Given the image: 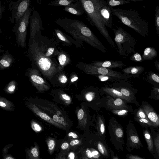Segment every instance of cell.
Listing matches in <instances>:
<instances>
[{
	"mask_svg": "<svg viewBox=\"0 0 159 159\" xmlns=\"http://www.w3.org/2000/svg\"><path fill=\"white\" fill-rule=\"evenodd\" d=\"M78 77L77 76H75L71 79V82H73L78 80Z\"/></svg>",
	"mask_w": 159,
	"mask_h": 159,
	"instance_id": "cell-58",
	"label": "cell"
},
{
	"mask_svg": "<svg viewBox=\"0 0 159 159\" xmlns=\"http://www.w3.org/2000/svg\"><path fill=\"white\" fill-rule=\"evenodd\" d=\"M95 93L93 92H89L85 95L86 99L89 101H92L95 97Z\"/></svg>",
	"mask_w": 159,
	"mask_h": 159,
	"instance_id": "cell-48",
	"label": "cell"
},
{
	"mask_svg": "<svg viewBox=\"0 0 159 159\" xmlns=\"http://www.w3.org/2000/svg\"><path fill=\"white\" fill-rule=\"evenodd\" d=\"M63 26L74 39L82 47L85 42L93 48L105 53V47L84 22L76 19L65 18Z\"/></svg>",
	"mask_w": 159,
	"mask_h": 159,
	"instance_id": "cell-1",
	"label": "cell"
},
{
	"mask_svg": "<svg viewBox=\"0 0 159 159\" xmlns=\"http://www.w3.org/2000/svg\"><path fill=\"white\" fill-rule=\"evenodd\" d=\"M110 140L118 152H124L125 145L123 129L116 120H111L108 126Z\"/></svg>",
	"mask_w": 159,
	"mask_h": 159,
	"instance_id": "cell-7",
	"label": "cell"
},
{
	"mask_svg": "<svg viewBox=\"0 0 159 159\" xmlns=\"http://www.w3.org/2000/svg\"><path fill=\"white\" fill-rule=\"evenodd\" d=\"M3 159H15L12 156L10 155H5L3 156Z\"/></svg>",
	"mask_w": 159,
	"mask_h": 159,
	"instance_id": "cell-56",
	"label": "cell"
},
{
	"mask_svg": "<svg viewBox=\"0 0 159 159\" xmlns=\"http://www.w3.org/2000/svg\"><path fill=\"white\" fill-rule=\"evenodd\" d=\"M114 40L117 47V52L123 58H125L135 52L136 43L134 38L120 27L113 29Z\"/></svg>",
	"mask_w": 159,
	"mask_h": 159,
	"instance_id": "cell-4",
	"label": "cell"
},
{
	"mask_svg": "<svg viewBox=\"0 0 159 159\" xmlns=\"http://www.w3.org/2000/svg\"><path fill=\"white\" fill-rule=\"evenodd\" d=\"M59 81L62 83H66L67 81V78L66 76L63 75L60 76L59 79Z\"/></svg>",
	"mask_w": 159,
	"mask_h": 159,
	"instance_id": "cell-54",
	"label": "cell"
},
{
	"mask_svg": "<svg viewBox=\"0 0 159 159\" xmlns=\"http://www.w3.org/2000/svg\"><path fill=\"white\" fill-rule=\"evenodd\" d=\"M77 116V128L84 131V133H90L89 127L91 123L88 121L87 113L84 108L82 107L79 110Z\"/></svg>",
	"mask_w": 159,
	"mask_h": 159,
	"instance_id": "cell-14",
	"label": "cell"
},
{
	"mask_svg": "<svg viewBox=\"0 0 159 159\" xmlns=\"http://www.w3.org/2000/svg\"><path fill=\"white\" fill-rule=\"evenodd\" d=\"M112 7L111 8L112 15L119 19L123 23L143 37L148 36V24L137 11L132 9H114Z\"/></svg>",
	"mask_w": 159,
	"mask_h": 159,
	"instance_id": "cell-3",
	"label": "cell"
},
{
	"mask_svg": "<svg viewBox=\"0 0 159 159\" xmlns=\"http://www.w3.org/2000/svg\"><path fill=\"white\" fill-rule=\"evenodd\" d=\"M158 131H159V129H158Z\"/></svg>",
	"mask_w": 159,
	"mask_h": 159,
	"instance_id": "cell-60",
	"label": "cell"
},
{
	"mask_svg": "<svg viewBox=\"0 0 159 159\" xmlns=\"http://www.w3.org/2000/svg\"><path fill=\"white\" fill-rule=\"evenodd\" d=\"M76 0H60L58 1V5L63 6H68L75 2Z\"/></svg>",
	"mask_w": 159,
	"mask_h": 159,
	"instance_id": "cell-45",
	"label": "cell"
},
{
	"mask_svg": "<svg viewBox=\"0 0 159 159\" xmlns=\"http://www.w3.org/2000/svg\"><path fill=\"white\" fill-rule=\"evenodd\" d=\"M143 134L147 145V149L153 155L154 149V143L151 133L147 129L143 130Z\"/></svg>",
	"mask_w": 159,
	"mask_h": 159,
	"instance_id": "cell-24",
	"label": "cell"
},
{
	"mask_svg": "<svg viewBox=\"0 0 159 159\" xmlns=\"http://www.w3.org/2000/svg\"><path fill=\"white\" fill-rule=\"evenodd\" d=\"M30 107L31 110L34 113L44 120L60 128L65 130H67L66 128L62 125L55 122L52 118L50 117L45 113L42 112L35 105L31 104L30 105Z\"/></svg>",
	"mask_w": 159,
	"mask_h": 159,
	"instance_id": "cell-17",
	"label": "cell"
},
{
	"mask_svg": "<svg viewBox=\"0 0 159 159\" xmlns=\"http://www.w3.org/2000/svg\"><path fill=\"white\" fill-rule=\"evenodd\" d=\"M91 64L95 66L110 69L115 68L122 69L124 67L126 66L122 61H92Z\"/></svg>",
	"mask_w": 159,
	"mask_h": 159,
	"instance_id": "cell-16",
	"label": "cell"
},
{
	"mask_svg": "<svg viewBox=\"0 0 159 159\" xmlns=\"http://www.w3.org/2000/svg\"><path fill=\"white\" fill-rule=\"evenodd\" d=\"M142 107L149 120L157 127H159V115L155 111L151 105L147 102H144Z\"/></svg>",
	"mask_w": 159,
	"mask_h": 159,
	"instance_id": "cell-15",
	"label": "cell"
},
{
	"mask_svg": "<svg viewBox=\"0 0 159 159\" xmlns=\"http://www.w3.org/2000/svg\"><path fill=\"white\" fill-rule=\"evenodd\" d=\"M106 102V108L110 109H126L131 111V108L127 104V102L123 99L114 98L108 96Z\"/></svg>",
	"mask_w": 159,
	"mask_h": 159,
	"instance_id": "cell-13",
	"label": "cell"
},
{
	"mask_svg": "<svg viewBox=\"0 0 159 159\" xmlns=\"http://www.w3.org/2000/svg\"><path fill=\"white\" fill-rule=\"evenodd\" d=\"M113 113L119 116L126 115L129 111L126 109H110L109 110Z\"/></svg>",
	"mask_w": 159,
	"mask_h": 159,
	"instance_id": "cell-38",
	"label": "cell"
},
{
	"mask_svg": "<svg viewBox=\"0 0 159 159\" xmlns=\"http://www.w3.org/2000/svg\"><path fill=\"white\" fill-rule=\"evenodd\" d=\"M151 91V97L152 98L155 100H159V88L152 87Z\"/></svg>",
	"mask_w": 159,
	"mask_h": 159,
	"instance_id": "cell-43",
	"label": "cell"
},
{
	"mask_svg": "<svg viewBox=\"0 0 159 159\" xmlns=\"http://www.w3.org/2000/svg\"><path fill=\"white\" fill-rule=\"evenodd\" d=\"M144 70V68L142 66H135L128 67L123 69L122 71L127 76L134 77L139 76Z\"/></svg>",
	"mask_w": 159,
	"mask_h": 159,
	"instance_id": "cell-22",
	"label": "cell"
},
{
	"mask_svg": "<svg viewBox=\"0 0 159 159\" xmlns=\"http://www.w3.org/2000/svg\"><path fill=\"white\" fill-rule=\"evenodd\" d=\"M93 142L98 151L104 158L110 157L109 146L106 140L102 139L97 132L91 133Z\"/></svg>",
	"mask_w": 159,
	"mask_h": 159,
	"instance_id": "cell-11",
	"label": "cell"
},
{
	"mask_svg": "<svg viewBox=\"0 0 159 159\" xmlns=\"http://www.w3.org/2000/svg\"><path fill=\"white\" fill-rule=\"evenodd\" d=\"M126 148L129 152L134 149H140L143 145L134 124L129 122L126 127Z\"/></svg>",
	"mask_w": 159,
	"mask_h": 159,
	"instance_id": "cell-9",
	"label": "cell"
},
{
	"mask_svg": "<svg viewBox=\"0 0 159 159\" xmlns=\"http://www.w3.org/2000/svg\"><path fill=\"white\" fill-rule=\"evenodd\" d=\"M62 99L68 104H70L71 102V99L70 96L66 94H63L61 95Z\"/></svg>",
	"mask_w": 159,
	"mask_h": 159,
	"instance_id": "cell-51",
	"label": "cell"
},
{
	"mask_svg": "<svg viewBox=\"0 0 159 159\" xmlns=\"http://www.w3.org/2000/svg\"><path fill=\"white\" fill-rule=\"evenodd\" d=\"M149 79L155 83H159V75L152 72H151L148 76Z\"/></svg>",
	"mask_w": 159,
	"mask_h": 159,
	"instance_id": "cell-42",
	"label": "cell"
},
{
	"mask_svg": "<svg viewBox=\"0 0 159 159\" xmlns=\"http://www.w3.org/2000/svg\"><path fill=\"white\" fill-rule=\"evenodd\" d=\"M85 137L70 141L69 142V143L70 150L78 152L82 145Z\"/></svg>",
	"mask_w": 159,
	"mask_h": 159,
	"instance_id": "cell-31",
	"label": "cell"
},
{
	"mask_svg": "<svg viewBox=\"0 0 159 159\" xmlns=\"http://www.w3.org/2000/svg\"><path fill=\"white\" fill-rule=\"evenodd\" d=\"M154 143L153 153L152 155L156 159H159V131L154 128H150Z\"/></svg>",
	"mask_w": 159,
	"mask_h": 159,
	"instance_id": "cell-19",
	"label": "cell"
},
{
	"mask_svg": "<svg viewBox=\"0 0 159 159\" xmlns=\"http://www.w3.org/2000/svg\"><path fill=\"white\" fill-rule=\"evenodd\" d=\"M80 159H103L104 158L97 150L90 133L84 139L78 151Z\"/></svg>",
	"mask_w": 159,
	"mask_h": 159,
	"instance_id": "cell-8",
	"label": "cell"
},
{
	"mask_svg": "<svg viewBox=\"0 0 159 159\" xmlns=\"http://www.w3.org/2000/svg\"><path fill=\"white\" fill-rule=\"evenodd\" d=\"M155 25L157 33L159 35V6H157L155 10Z\"/></svg>",
	"mask_w": 159,
	"mask_h": 159,
	"instance_id": "cell-40",
	"label": "cell"
},
{
	"mask_svg": "<svg viewBox=\"0 0 159 159\" xmlns=\"http://www.w3.org/2000/svg\"><path fill=\"white\" fill-rule=\"evenodd\" d=\"M97 119L95 124L97 133L102 139L106 140V129L104 121L100 116H98Z\"/></svg>",
	"mask_w": 159,
	"mask_h": 159,
	"instance_id": "cell-25",
	"label": "cell"
},
{
	"mask_svg": "<svg viewBox=\"0 0 159 159\" xmlns=\"http://www.w3.org/2000/svg\"><path fill=\"white\" fill-rule=\"evenodd\" d=\"M76 66L86 74L93 75H101L107 76L113 78L116 81L123 80L128 77L121 72L110 69L95 66L91 63L81 62H78Z\"/></svg>",
	"mask_w": 159,
	"mask_h": 159,
	"instance_id": "cell-6",
	"label": "cell"
},
{
	"mask_svg": "<svg viewBox=\"0 0 159 159\" xmlns=\"http://www.w3.org/2000/svg\"><path fill=\"white\" fill-rule=\"evenodd\" d=\"M11 104L10 102L5 99L1 98L0 101V106L1 107L8 109L9 108Z\"/></svg>",
	"mask_w": 159,
	"mask_h": 159,
	"instance_id": "cell-44",
	"label": "cell"
},
{
	"mask_svg": "<svg viewBox=\"0 0 159 159\" xmlns=\"http://www.w3.org/2000/svg\"><path fill=\"white\" fill-rule=\"evenodd\" d=\"M27 153L29 159H41L38 144H35L34 147H32L30 149H28Z\"/></svg>",
	"mask_w": 159,
	"mask_h": 159,
	"instance_id": "cell-29",
	"label": "cell"
},
{
	"mask_svg": "<svg viewBox=\"0 0 159 159\" xmlns=\"http://www.w3.org/2000/svg\"><path fill=\"white\" fill-rule=\"evenodd\" d=\"M102 90L105 93L108 94L109 96L114 98H121L127 102L132 103L129 99L125 97L120 91L113 88L103 87Z\"/></svg>",
	"mask_w": 159,
	"mask_h": 159,
	"instance_id": "cell-23",
	"label": "cell"
},
{
	"mask_svg": "<svg viewBox=\"0 0 159 159\" xmlns=\"http://www.w3.org/2000/svg\"><path fill=\"white\" fill-rule=\"evenodd\" d=\"M31 125L32 128L36 132H39L42 130L41 126L35 122H33L32 123Z\"/></svg>",
	"mask_w": 159,
	"mask_h": 159,
	"instance_id": "cell-49",
	"label": "cell"
},
{
	"mask_svg": "<svg viewBox=\"0 0 159 159\" xmlns=\"http://www.w3.org/2000/svg\"><path fill=\"white\" fill-rule=\"evenodd\" d=\"M111 159H119L117 155H115L113 150L109 147Z\"/></svg>",
	"mask_w": 159,
	"mask_h": 159,
	"instance_id": "cell-53",
	"label": "cell"
},
{
	"mask_svg": "<svg viewBox=\"0 0 159 159\" xmlns=\"http://www.w3.org/2000/svg\"><path fill=\"white\" fill-rule=\"evenodd\" d=\"M30 80L40 90H43L48 89L46 86L45 81L40 76L32 72L30 75Z\"/></svg>",
	"mask_w": 159,
	"mask_h": 159,
	"instance_id": "cell-20",
	"label": "cell"
},
{
	"mask_svg": "<svg viewBox=\"0 0 159 159\" xmlns=\"http://www.w3.org/2000/svg\"><path fill=\"white\" fill-rule=\"evenodd\" d=\"M48 148V150L49 153L52 154L55 148L56 141L55 139L50 137L46 140Z\"/></svg>",
	"mask_w": 159,
	"mask_h": 159,
	"instance_id": "cell-34",
	"label": "cell"
},
{
	"mask_svg": "<svg viewBox=\"0 0 159 159\" xmlns=\"http://www.w3.org/2000/svg\"><path fill=\"white\" fill-rule=\"evenodd\" d=\"M60 66L61 69L70 63L71 60L69 55L64 51L60 52L58 57Z\"/></svg>",
	"mask_w": 159,
	"mask_h": 159,
	"instance_id": "cell-26",
	"label": "cell"
},
{
	"mask_svg": "<svg viewBox=\"0 0 159 159\" xmlns=\"http://www.w3.org/2000/svg\"><path fill=\"white\" fill-rule=\"evenodd\" d=\"M30 46L32 50V56L37 66L45 75L50 76L56 72L55 64L46 57L43 50L35 42Z\"/></svg>",
	"mask_w": 159,
	"mask_h": 159,
	"instance_id": "cell-5",
	"label": "cell"
},
{
	"mask_svg": "<svg viewBox=\"0 0 159 159\" xmlns=\"http://www.w3.org/2000/svg\"><path fill=\"white\" fill-rule=\"evenodd\" d=\"M12 61V58L9 55H4L0 61L1 69L9 67Z\"/></svg>",
	"mask_w": 159,
	"mask_h": 159,
	"instance_id": "cell-33",
	"label": "cell"
},
{
	"mask_svg": "<svg viewBox=\"0 0 159 159\" xmlns=\"http://www.w3.org/2000/svg\"><path fill=\"white\" fill-rule=\"evenodd\" d=\"M135 120L140 124L143 127L148 128H157L150 120L144 118H139L134 117Z\"/></svg>",
	"mask_w": 159,
	"mask_h": 159,
	"instance_id": "cell-32",
	"label": "cell"
},
{
	"mask_svg": "<svg viewBox=\"0 0 159 159\" xmlns=\"http://www.w3.org/2000/svg\"><path fill=\"white\" fill-rule=\"evenodd\" d=\"M32 22L30 27V37L32 39H34L36 31L39 30V28L36 27H39V25L37 20H34V22L32 21Z\"/></svg>",
	"mask_w": 159,
	"mask_h": 159,
	"instance_id": "cell-37",
	"label": "cell"
},
{
	"mask_svg": "<svg viewBox=\"0 0 159 159\" xmlns=\"http://www.w3.org/2000/svg\"><path fill=\"white\" fill-rule=\"evenodd\" d=\"M115 89L120 91L127 98L130 100L132 102H134L136 101V98L134 93L132 91L127 88L119 87H116Z\"/></svg>",
	"mask_w": 159,
	"mask_h": 159,
	"instance_id": "cell-27",
	"label": "cell"
},
{
	"mask_svg": "<svg viewBox=\"0 0 159 159\" xmlns=\"http://www.w3.org/2000/svg\"><path fill=\"white\" fill-rule=\"evenodd\" d=\"M130 2L129 0H107L106 2L107 5L112 7L114 6L122 5Z\"/></svg>",
	"mask_w": 159,
	"mask_h": 159,
	"instance_id": "cell-36",
	"label": "cell"
},
{
	"mask_svg": "<svg viewBox=\"0 0 159 159\" xmlns=\"http://www.w3.org/2000/svg\"><path fill=\"white\" fill-rule=\"evenodd\" d=\"M131 60L135 61H142V57L138 53H136L130 57Z\"/></svg>",
	"mask_w": 159,
	"mask_h": 159,
	"instance_id": "cell-46",
	"label": "cell"
},
{
	"mask_svg": "<svg viewBox=\"0 0 159 159\" xmlns=\"http://www.w3.org/2000/svg\"><path fill=\"white\" fill-rule=\"evenodd\" d=\"M64 10L73 15L80 16L85 12L80 0H76L74 3L66 6Z\"/></svg>",
	"mask_w": 159,
	"mask_h": 159,
	"instance_id": "cell-18",
	"label": "cell"
},
{
	"mask_svg": "<svg viewBox=\"0 0 159 159\" xmlns=\"http://www.w3.org/2000/svg\"><path fill=\"white\" fill-rule=\"evenodd\" d=\"M66 157L63 156L61 153L58 154L56 159H66Z\"/></svg>",
	"mask_w": 159,
	"mask_h": 159,
	"instance_id": "cell-57",
	"label": "cell"
},
{
	"mask_svg": "<svg viewBox=\"0 0 159 159\" xmlns=\"http://www.w3.org/2000/svg\"><path fill=\"white\" fill-rule=\"evenodd\" d=\"M135 117L139 118H144L149 120L142 107L139 108L136 113Z\"/></svg>",
	"mask_w": 159,
	"mask_h": 159,
	"instance_id": "cell-41",
	"label": "cell"
},
{
	"mask_svg": "<svg viewBox=\"0 0 159 159\" xmlns=\"http://www.w3.org/2000/svg\"><path fill=\"white\" fill-rule=\"evenodd\" d=\"M29 2V0H23L19 4L15 16L16 22L20 20L28 10Z\"/></svg>",
	"mask_w": 159,
	"mask_h": 159,
	"instance_id": "cell-21",
	"label": "cell"
},
{
	"mask_svg": "<svg viewBox=\"0 0 159 159\" xmlns=\"http://www.w3.org/2000/svg\"><path fill=\"white\" fill-rule=\"evenodd\" d=\"M54 50L55 49L53 48H49L48 49V51L46 52L44 54L45 56L49 58V57L53 54L54 52Z\"/></svg>",
	"mask_w": 159,
	"mask_h": 159,
	"instance_id": "cell-52",
	"label": "cell"
},
{
	"mask_svg": "<svg viewBox=\"0 0 159 159\" xmlns=\"http://www.w3.org/2000/svg\"><path fill=\"white\" fill-rule=\"evenodd\" d=\"M15 89V86L14 84H11L8 88V91L10 92H12Z\"/></svg>",
	"mask_w": 159,
	"mask_h": 159,
	"instance_id": "cell-55",
	"label": "cell"
},
{
	"mask_svg": "<svg viewBox=\"0 0 159 159\" xmlns=\"http://www.w3.org/2000/svg\"><path fill=\"white\" fill-rule=\"evenodd\" d=\"M86 18L90 24L95 27L105 37L112 47L117 51V48L111 39L99 12V9L105 1L104 0H80Z\"/></svg>",
	"mask_w": 159,
	"mask_h": 159,
	"instance_id": "cell-2",
	"label": "cell"
},
{
	"mask_svg": "<svg viewBox=\"0 0 159 159\" xmlns=\"http://www.w3.org/2000/svg\"><path fill=\"white\" fill-rule=\"evenodd\" d=\"M66 159H80L79 153L78 152L71 150L70 151Z\"/></svg>",
	"mask_w": 159,
	"mask_h": 159,
	"instance_id": "cell-39",
	"label": "cell"
},
{
	"mask_svg": "<svg viewBox=\"0 0 159 159\" xmlns=\"http://www.w3.org/2000/svg\"><path fill=\"white\" fill-rule=\"evenodd\" d=\"M90 133H84L83 134H81L78 132L70 131L67 134L66 140L69 142L73 140L84 138Z\"/></svg>",
	"mask_w": 159,
	"mask_h": 159,
	"instance_id": "cell-30",
	"label": "cell"
},
{
	"mask_svg": "<svg viewBox=\"0 0 159 159\" xmlns=\"http://www.w3.org/2000/svg\"><path fill=\"white\" fill-rule=\"evenodd\" d=\"M30 11L28 9L25 14L19 21L17 31V41L22 47H25V40L29 20Z\"/></svg>",
	"mask_w": 159,
	"mask_h": 159,
	"instance_id": "cell-10",
	"label": "cell"
},
{
	"mask_svg": "<svg viewBox=\"0 0 159 159\" xmlns=\"http://www.w3.org/2000/svg\"><path fill=\"white\" fill-rule=\"evenodd\" d=\"M70 148L69 142L66 140L62 142L61 146V153L63 156L66 157L70 151Z\"/></svg>",
	"mask_w": 159,
	"mask_h": 159,
	"instance_id": "cell-35",
	"label": "cell"
},
{
	"mask_svg": "<svg viewBox=\"0 0 159 159\" xmlns=\"http://www.w3.org/2000/svg\"><path fill=\"white\" fill-rule=\"evenodd\" d=\"M93 75L98 77L100 81H108L110 80H115L113 78L107 76L101 75Z\"/></svg>",
	"mask_w": 159,
	"mask_h": 159,
	"instance_id": "cell-47",
	"label": "cell"
},
{
	"mask_svg": "<svg viewBox=\"0 0 159 159\" xmlns=\"http://www.w3.org/2000/svg\"><path fill=\"white\" fill-rule=\"evenodd\" d=\"M112 7L107 5L105 1L100 7L99 12L105 25L112 30L113 22Z\"/></svg>",
	"mask_w": 159,
	"mask_h": 159,
	"instance_id": "cell-12",
	"label": "cell"
},
{
	"mask_svg": "<svg viewBox=\"0 0 159 159\" xmlns=\"http://www.w3.org/2000/svg\"><path fill=\"white\" fill-rule=\"evenodd\" d=\"M157 55V52L153 48L148 47L145 48L142 57L144 60H152Z\"/></svg>",
	"mask_w": 159,
	"mask_h": 159,
	"instance_id": "cell-28",
	"label": "cell"
},
{
	"mask_svg": "<svg viewBox=\"0 0 159 159\" xmlns=\"http://www.w3.org/2000/svg\"><path fill=\"white\" fill-rule=\"evenodd\" d=\"M155 65L156 68L159 71V62L157 61H155Z\"/></svg>",
	"mask_w": 159,
	"mask_h": 159,
	"instance_id": "cell-59",
	"label": "cell"
},
{
	"mask_svg": "<svg viewBox=\"0 0 159 159\" xmlns=\"http://www.w3.org/2000/svg\"><path fill=\"white\" fill-rule=\"evenodd\" d=\"M126 159H145L144 157H141L138 156L131 154H126Z\"/></svg>",
	"mask_w": 159,
	"mask_h": 159,
	"instance_id": "cell-50",
	"label": "cell"
}]
</instances>
